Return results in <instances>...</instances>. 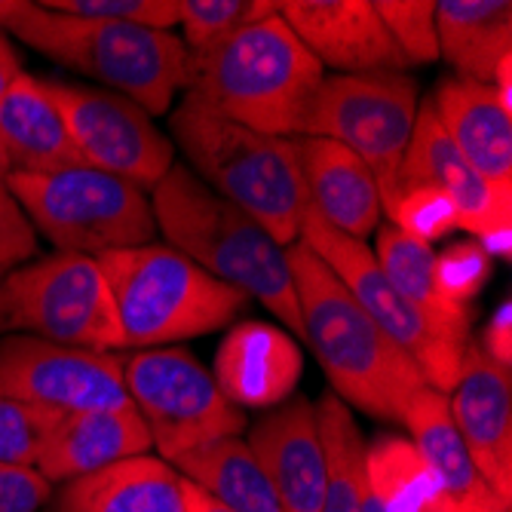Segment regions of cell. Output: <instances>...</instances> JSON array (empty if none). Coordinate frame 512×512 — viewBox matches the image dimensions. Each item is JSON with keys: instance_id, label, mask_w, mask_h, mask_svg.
<instances>
[{"instance_id": "obj_1", "label": "cell", "mask_w": 512, "mask_h": 512, "mask_svg": "<svg viewBox=\"0 0 512 512\" xmlns=\"http://www.w3.org/2000/svg\"><path fill=\"white\" fill-rule=\"evenodd\" d=\"M286 258L304 344L316 353L332 393L347 408H359L387 424H402L414 393L427 387L421 368L301 240L286 246Z\"/></svg>"}, {"instance_id": "obj_2", "label": "cell", "mask_w": 512, "mask_h": 512, "mask_svg": "<svg viewBox=\"0 0 512 512\" xmlns=\"http://www.w3.org/2000/svg\"><path fill=\"white\" fill-rule=\"evenodd\" d=\"M151 209L166 246L188 255L221 283L240 289L249 301L264 304L304 344L286 246H279L255 218L209 191L178 160L151 191Z\"/></svg>"}, {"instance_id": "obj_3", "label": "cell", "mask_w": 512, "mask_h": 512, "mask_svg": "<svg viewBox=\"0 0 512 512\" xmlns=\"http://www.w3.org/2000/svg\"><path fill=\"white\" fill-rule=\"evenodd\" d=\"M322 77L319 62L273 13L243 28L206 59L191 62L181 105L289 138L301 132Z\"/></svg>"}, {"instance_id": "obj_4", "label": "cell", "mask_w": 512, "mask_h": 512, "mask_svg": "<svg viewBox=\"0 0 512 512\" xmlns=\"http://www.w3.org/2000/svg\"><path fill=\"white\" fill-rule=\"evenodd\" d=\"M169 132L209 191L255 218L279 246L298 240L307 188L292 138L264 135L178 105Z\"/></svg>"}, {"instance_id": "obj_5", "label": "cell", "mask_w": 512, "mask_h": 512, "mask_svg": "<svg viewBox=\"0 0 512 512\" xmlns=\"http://www.w3.org/2000/svg\"><path fill=\"white\" fill-rule=\"evenodd\" d=\"M114 298L126 350H154L212 335L234 322L249 298L166 243L96 258Z\"/></svg>"}, {"instance_id": "obj_6", "label": "cell", "mask_w": 512, "mask_h": 512, "mask_svg": "<svg viewBox=\"0 0 512 512\" xmlns=\"http://www.w3.org/2000/svg\"><path fill=\"white\" fill-rule=\"evenodd\" d=\"M10 34L62 68L135 102L151 117L166 114L188 83V53L172 31L65 16L28 0Z\"/></svg>"}, {"instance_id": "obj_7", "label": "cell", "mask_w": 512, "mask_h": 512, "mask_svg": "<svg viewBox=\"0 0 512 512\" xmlns=\"http://www.w3.org/2000/svg\"><path fill=\"white\" fill-rule=\"evenodd\" d=\"M7 188L56 252L99 258L157 240L151 197L117 175L89 166L53 175L10 172Z\"/></svg>"}, {"instance_id": "obj_8", "label": "cell", "mask_w": 512, "mask_h": 512, "mask_svg": "<svg viewBox=\"0 0 512 512\" xmlns=\"http://www.w3.org/2000/svg\"><path fill=\"white\" fill-rule=\"evenodd\" d=\"M123 381L157 457L166 463L218 439L243 436L249 427L246 414L221 396L212 371L181 347L123 356Z\"/></svg>"}, {"instance_id": "obj_9", "label": "cell", "mask_w": 512, "mask_h": 512, "mask_svg": "<svg viewBox=\"0 0 512 512\" xmlns=\"http://www.w3.org/2000/svg\"><path fill=\"white\" fill-rule=\"evenodd\" d=\"M13 332L92 353L126 350L108 279L96 258L46 255L4 273Z\"/></svg>"}, {"instance_id": "obj_10", "label": "cell", "mask_w": 512, "mask_h": 512, "mask_svg": "<svg viewBox=\"0 0 512 512\" xmlns=\"http://www.w3.org/2000/svg\"><path fill=\"white\" fill-rule=\"evenodd\" d=\"M417 108L421 96L408 74H325L298 138L338 142L368 166L384 194L408 151Z\"/></svg>"}, {"instance_id": "obj_11", "label": "cell", "mask_w": 512, "mask_h": 512, "mask_svg": "<svg viewBox=\"0 0 512 512\" xmlns=\"http://www.w3.org/2000/svg\"><path fill=\"white\" fill-rule=\"evenodd\" d=\"M298 240L341 279L344 289L356 298V304L411 356V362L421 368L424 384L448 396L457 384L463 353H467L470 341L463 344L439 332L436 325L390 283V276L381 270L368 243H359L341 234V230L329 227L310 206L304 209Z\"/></svg>"}, {"instance_id": "obj_12", "label": "cell", "mask_w": 512, "mask_h": 512, "mask_svg": "<svg viewBox=\"0 0 512 512\" xmlns=\"http://www.w3.org/2000/svg\"><path fill=\"white\" fill-rule=\"evenodd\" d=\"M89 169L117 175L151 194L175 163L172 138L151 114L102 86L43 80Z\"/></svg>"}, {"instance_id": "obj_13", "label": "cell", "mask_w": 512, "mask_h": 512, "mask_svg": "<svg viewBox=\"0 0 512 512\" xmlns=\"http://www.w3.org/2000/svg\"><path fill=\"white\" fill-rule=\"evenodd\" d=\"M0 396L62 414L132 408L120 353L62 347L25 332L0 338Z\"/></svg>"}, {"instance_id": "obj_14", "label": "cell", "mask_w": 512, "mask_h": 512, "mask_svg": "<svg viewBox=\"0 0 512 512\" xmlns=\"http://www.w3.org/2000/svg\"><path fill=\"white\" fill-rule=\"evenodd\" d=\"M408 188L442 191L457 212V230H467L491 258H509L512 203L500 200L491 184L454 148L430 99H424L417 108L408 151L390 188L381 194V209H387Z\"/></svg>"}, {"instance_id": "obj_15", "label": "cell", "mask_w": 512, "mask_h": 512, "mask_svg": "<svg viewBox=\"0 0 512 512\" xmlns=\"http://www.w3.org/2000/svg\"><path fill=\"white\" fill-rule=\"evenodd\" d=\"M276 13L322 71L405 74L408 68L371 0H279Z\"/></svg>"}, {"instance_id": "obj_16", "label": "cell", "mask_w": 512, "mask_h": 512, "mask_svg": "<svg viewBox=\"0 0 512 512\" xmlns=\"http://www.w3.org/2000/svg\"><path fill=\"white\" fill-rule=\"evenodd\" d=\"M451 421L494 494L512 500V378L509 368L488 359L476 341L467 344L454 390Z\"/></svg>"}, {"instance_id": "obj_17", "label": "cell", "mask_w": 512, "mask_h": 512, "mask_svg": "<svg viewBox=\"0 0 512 512\" xmlns=\"http://www.w3.org/2000/svg\"><path fill=\"white\" fill-rule=\"evenodd\" d=\"M246 445L286 512H319L325 491V448L319 439L316 405L292 396L264 411L246 427Z\"/></svg>"}, {"instance_id": "obj_18", "label": "cell", "mask_w": 512, "mask_h": 512, "mask_svg": "<svg viewBox=\"0 0 512 512\" xmlns=\"http://www.w3.org/2000/svg\"><path fill=\"white\" fill-rule=\"evenodd\" d=\"M301 371L304 353L295 335L270 322H240L224 335L212 378L221 396L246 414L292 399Z\"/></svg>"}, {"instance_id": "obj_19", "label": "cell", "mask_w": 512, "mask_h": 512, "mask_svg": "<svg viewBox=\"0 0 512 512\" xmlns=\"http://www.w3.org/2000/svg\"><path fill=\"white\" fill-rule=\"evenodd\" d=\"M430 102L454 148L500 200L512 203V114L500 108L494 86L448 77Z\"/></svg>"}, {"instance_id": "obj_20", "label": "cell", "mask_w": 512, "mask_h": 512, "mask_svg": "<svg viewBox=\"0 0 512 512\" xmlns=\"http://www.w3.org/2000/svg\"><path fill=\"white\" fill-rule=\"evenodd\" d=\"M310 209L341 234L368 243L381 227V191L368 166L329 138H292Z\"/></svg>"}, {"instance_id": "obj_21", "label": "cell", "mask_w": 512, "mask_h": 512, "mask_svg": "<svg viewBox=\"0 0 512 512\" xmlns=\"http://www.w3.org/2000/svg\"><path fill=\"white\" fill-rule=\"evenodd\" d=\"M402 427L430 463L442 494V512H509V503L494 494L463 445L445 393L433 387L417 390L405 408Z\"/></svg>"}, {"instance_id": "obj_22", "label": "cell", "mask_w": 512, "mask_h": 512, "mask_svg": "<svg viewBox=\"0 0 512 512\" xmlns=\"http://www.w3.org/2000/svg\"><path fill=\"white\" fill-rule=\"evenodd\" d=\"M151 433L135 408H99L62 414L37 470L50 485L108 470L120 460L151 454Z\"/></svg>"}, {"instance_id": "obj_23", "label": "cell", "mask_w": 512, "mask_h": 512, "mask_svg": "<svg viewBox=\"0 0 512 512\" xmlns=\"http://www.w3.org/2000/svg\"><path fill=\"white\" fill-rule=\"evenodd\" d=\"M0 145L7 151L10 172L53 175L86 166L59 105L43 80L28 71L0 96Z\"/></svg>"}, {"instance_id": "obj_24", "label": "cell", "mask_w": 512, "mask_h": 512, "mask_svg": "<svg viewBox=\"0 0 512 512\" xmlns=\"http://www.w3.org/2000/svg\"><path fill=\"white\" fill-rule=\"evenodd\" d=\"M53 512H184V479L163 457L138 454L65 482Z\"/></svg>"}, {"instance_id": "obj_25", "label": "cell", "mask_w": 512, "mask_h": 512, "mask_svg": "<svg viewBox=\"0 0 512 512\" xmlns=\"http://www.w3.org/2000/svg\"><path fill=\"white\" fill-rule=\"evenodd\" d=\"M439 59L454 77L491 83L497 65L512 56V4L509 0H439L436 4Z\"/></svg>"}, {"instance_id": "obj_26", "label": "cell", "mask_w": 512, "mask_h": 512, "mask_svg": "<svg viewBox=\"0 0 512 512\" xmlns=\"http://www.w3.org/2000/svg\"><path fill=\"white\" fill-rule=\"evenodd\" d=\"M172 470L230 512H286L243 436L181 454Z\"/></svg>"}, {"instance_id": "obj_27", "label": "cell", "mask_w": 512, "mask_h": 512, "mask_svg": "<svg viewBox=\"0 0 512 512\" xmlns=\"http://www.w3.org/2000/svg\"><path fill=\"white\" fill-rule=\"evenodd\" d=\"M375 258L381 270L390 276V283L421 310L439 332H445L454 341H473L470 325H473V310L451 304L436 283V252L430 243H421L399 227L384 224L375 230Z\"/></svg>"}, {"instance_id": "obj_28", "label": "cell", "mask_w": 512, "mask_h": 512, "mask_svg": "<svg viewBox=\"0 0 512 512\" xmlns=\"http://www.w3.org/2000/svg\"><path fill=\"white\" fill-rule=\"evenodd\" d=\"M365 485L384 512H442L436 476L408 436L381 433L365 442Z\"/></svg>"}, {"instance_id": "obj_29", "label": "cell", "mask_w": 512, "mask_h": 512, "mask_svg": "<svg viewBox=\"0 0 512 512\" xmlns=\"http://www.w3.org/2000/svg\"><path fill=\"white\" fill-rule=\"evenodd\" d=\"M313 405L325 448V491L319 512H365V439L356 417L332 390Z\"/></svg>"}, {"instance_id": "obj_30", "label": "cell", "mask_w": 512, "mask_h": 512, "mask_svg": "<svg viewBox=\"0 0 512 512\" xmlns=\"http://www.w3.org/2000/svg\"><path fill=\"white\" fill-rule=\"evenodd\" d=\"M279 0H178V25L188 65L206 59L243 28L276 13Z\"/></svg>"}, {"instance_id": "obj_31", "label": "cell", "mask_w": 512, "mask_h": 512, "mask_svg": "<svg viewBox=\"0 0 512 512\" xmlns=\"http://www.w3.org/2000/svg\"><path fill=\"white\" fill-rule=\"evenodd\" d=\"M62 411L0 396V463L37 467Z\"/></svg>"}, {"instance_id": "obj_32", "label": "cell", "mask_w": 512, "mask_h": 512, "mask_svg": "<svg viewBox=\"0 0 512 512\" xmlns=\"http://www.w3.org/2000/svg\"><path fill=\"white\" fill-rule=\"evenodd\" d=\"M375 10L390 31L399 53L411 65H430L439 59L436 43V4L433 0H375Z\"/></svg>"}, {"instance_id": "obj_33", "label": "cell", "mask_w": 512, "mask_h": 512, "mask_svg": "<svg viewBox=\"0 0 512 512\" xmlns=\"http://www.w3.org/2000/svg\"><path fill=\"white\" fill-rule=\"evenodd\" d=\"M40 7L65 16L105 19L151 31H172L178 25V0H43Z\"/></svg>"}, {"instance_id": "obj_34", "label": "cell", "mask_w": 512, "mask_h": 512, "mask_svg": "<svg viewBox=\"0 0 512 512\" xmlns=\"http://www.w3.org/2000/svg\"><path fill=\"white\" fill-rule=\"evenodd\" d=\"M387 218L402 234L421 240V243H436L457 230V212L451 200L436 191V188H408L402 191L387 209Z\"/></svg>"}, {"instance_id": "obj_35", "label": "cell", "mask_w": 512, "mask_h": 512, "mask_svg": "<svg viewBox=\"0 0 512 512\" xmlns=\"http://www.w3.org/2000/svg\"><path fill=\"white\" fill-rule=\"evenodd\" d=\"M491 267H494V258L476 240L454 243L436 255L439 292L457 307H470L476 301V295L485 289Z\"/></svg>"}, {"instance_id": "obj_36", "label": "cell", "mask_w": 512, "mask_h": 512, "mask_svg": "<svg viewBox=\"0 0 512 512\" xmlns=\"http://www.w3.org/2000/svg\"><path fill=\"white\" fill-rule=\"evenodd\" d=\"M37 258V230L22 212L19 200L10 194L7 181H0V270H16Z\"/></svg>"}, {"instance_id": "obj_37", "label": "cell", "mask_w": 512, "mask_h": 512, "mask_svg": "<svg viewBox=\"0 0 512 512\" xmlns=\"http://www.w3.org/2000/svg\"><path fill=\"white\" fill-rule=\"evenodd\" d=\"M53 500V485L37 467L0 463V512H40Z\"/></svg>"}, {"instance_id": "obj_38", "label": "cell", "mask_w": 512, "mask_h": 512, "mask_svg": "<svg viewBox=\"0 0 512 512\" xmlns=\"http://www.w3.org/2000/svg\"><path fill=\"white\" fill-rule=\"evenodd\" d=\"M476 344L488 359L500 362L503 368L512 365V304H509V298L494 310V316L488 319L485 332H482V341H476Z\"/></svg>"}, {"instance_id": "obj_39", "label": "cell", "mask_w": 512, "mask_h": 512, "mask_svg": "<svg viewBox=\"0 0 512 512\" xmlns=\"http://www.w3.org/2000/svg\"><path fill=\"white\" fill-rule=\"evenodd\" d=\"M25 68H22V62H19V56H16V50H13V43H10V37L0 31V96L16 83V77L22 74Z\"/></svg>"}, {"instance_id": "obj_40", "label": "cell", "mask_w": 512, "mask_h": 512, "mask_svg": "<svg viewBox=\"0 0 512 512\" xmlns=\"http://www.w3.org/2000/svg\"><path fill=\"white\" fill-rule=\"evenodd\" d=\"M184 512H230L221 503H215L209 494H203L197 485H191L184 479Z\"/></svg>"}, {"instance_id": "obj_41", "label": "cell", "mask_w": 512, "mask_h": 512, "mask_svg": "<svg viewBox=\"0 0 512 512\" xmlns=\"http://www.w3.org/2000/svg\"><path fill=\"white\" fill-rule=\"evenodd\" d=\"M25 7H28V0H0V31L10 34V25L22 16Z\"/></svg>"}, {"instance_id": "obj_42", "label": "cell", "mask_w": 512, "mask_h": 512, "mask_svg": "<svg viewBox=\"0 0 512 512\" xmlns=\"http://www.w3.org/2000/svg\"><path fill=\"white\" fill-rule=\"evenodd\" d=\"M13 332V319H10V304L4 292V270H0V338Z\"/></svg>"}, {"instance_id": "obj_43", "label": "cell", "mask_w": 512, "mask_h": 512, "mask_svg": "<svg viewBox=\"0 0 512 512\" xmlns=\"http://www.w3.org/2000/svg\"><path fill=\"white\" fill-rule=\"evenodd\" d=\"M7 175H10V160H7L4 145H0V181H7Z\"/></svg>"}, {"instance_id": "obj_44", "label": "cell", "mask_w": 512, "mask_h": 512, "mask_svg": "<svg viewBox=\"0 0 512 512\" xmlns=\"http://www.w3.org/2000/svg\"><path fill=\"white\" fill-rule=\"evenodd\" d=\"M40 512H46V509H40Z\"/></svg>"}]
</instances>
